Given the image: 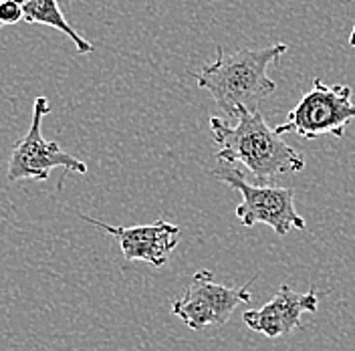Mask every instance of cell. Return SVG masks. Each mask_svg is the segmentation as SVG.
<instances>
[{"label":"cell","mask_w":355,"mask_h":351,"mask_svg":"<svg viewBox=\"0 0 355 351\" xmlns=\"http://www.w3.org/2000/svg\"><path fill=\"white\" fill-rule=\"evenodd\" d=\"M212 137L218 144L216 160L226 164H243L252 174L254 184L268 186L277 176L301 172L305 157L266 126L261 111L241 110L236 126H228L220 117H210Z\"/></svg>","instance_id":"1"},{"label":"cell","mask_w":355,"mask_h":351,"mask_svg":"<svg viewBox=\"0 0 355 351\" xmlns=\"http://www.w3.org/2000/svg\"><path fill=\"white\" fill-rule=\"evenodd\" d=\"M288 46L285 43L266 49H241L236 53H224L216 49V61L194 73L200 89H206L226 117L239 115V111H259V103L277 91V83L268 77L270 63L279 61Z\"/></svg>","instance_id":"2"},{"label":"cell","mask_w":355,"mask_h":351,"mask_svg":"<svg viewBox=\"0 0 355 351\" xmlns=\"http://www.w3.org/2000/svg\"><path fill=\"white\" fill-rule=\"evenodd\" d=\"M212 176L241 192L243 202L236 206V216L244 226L266 224L279 237H285L293 228L305 230L307 224L295 208V192L291 188L259 186L250 182L241 168L226 162H220Z\"/></svg>","instance_id":"3"},{"label":"cell","mask_w":355,"mask_h":351,"mask_svg":"<svg viewBox=\"0 0 355 351\" xmlns=\"http://www.w3.org/2000/svg\"><path fill=\"white\" fill-rule=\"evenodd\" d=\"M352 119H355L352 87L325 85L321 79H313V87L288 111L287 119L275 132L279 135L295 133L303 139H315L319 135L343 137Z\"/></svg>","instance_id":"4"},{"label":"cell","mask_w":355,"mask_h":351,"mask_svg":"<svg viewBox=\"0 0 355 351\" xmlns=\"http://www.w3.org/2000/svg\"><path fill=\"white\" fill-rule=\"evenodd\" d=\"M51 113L46 97H37L33 103V117L26 135L19 139L8 155L6 180H49L55 168H63L67 172L87 174V164L79 157L63 152L57 142H46L43 137V119Z\"/></svg>","instance_id":"5"},{"label":"cell","mask_w":355,"mask_h":351,"mask_svg":"<svg viewBox=\"0 0 355 351\" xmlns=\"http://www.w3.org/2000/svg\"><path fill=\"white\" fill-rule=\"evenodd\" d=\"M257 277L259 275L243 286H224L214 281L212 271H198L182 299L172 303V315L194 331L206 329L210 325H224L239 305L252 299L250 286Z\"/></svg>","instance_id":"6"},{"label":"cell","mask_w":355,"mask_h":351,"mask_svg":"<svg viewBox=\"0 0 355 351\" xmlns=\"http://www.w3.org/2000/svg\"><path fill=\"white\" fill-rule=\"evenodd\" d=\"M81 219L101 228L103 232H107L119 242L125 261L130 263L144 261L155 268H162L170 261V255L178 246L182 232L180 226L166 220H157L154 224H141V226H111L91 216H81Z\"/></svg>","instance_id":"7"},{"label":"cell","mask_w":355,"mask_h":351,"mask_svg":"<svg viewBox=\"0 0 355 351\" xmlns=\"http://www.w3.org/2000/svg\"><path fill=\"white\" fill-rule=\"evenodd\" d=\"M325 293L311 289L307 293H295L288 285L279 286L277 295L261 309L246 311L243 315L248 329L263 333L266 337H285L293 331L303 329L301 315L317 313L319 299Z\"/></svg>","instance_id":"8"},{"label":"cell","mask_w":355,"mask_h":351,"mask_svg":"<svg viewBox=\"0 0 355 351\" xmlns=\"http://www.w3.org/2000/svg\"><path fill=\"white\" fill-rule=\"evenodd\" d=\"M22 12H24V22L28 24H44V26H53L61 31L73 41L79 55H89L95 51V44L83 39L71 26V22L67 21V17L59 6V0H26V4L22 6Z\"/></svg>","instance_id":"9"},{"label":"cell","mask_w":355,"mask_h":351,"mask_svg":"<svg viewBox=\"0 0 355 351\" xmlns=\"http://www.w3.org/2000/svg\"><path fill=\"white\" fill-rule=\"evenodd\" d=\"M21 21H24L22 6H17L8 0H0V28L19 24Z\"/></svg>","instance_id":"10"},{"label":"cell","mask_w":355,"mask_h":351,"mask_svg":"<svg viewBox=\"0 0 355 351\" xmlns=\"http://www.w3.org/2000/svg\"><path fill=\"white\" fill-rule=\"evenodd\" d=\"M349 44L355 46V22H354V28H352V35H349Z\"/></svg>","instance_id":"11"},{"label":"cell","mask_w":355,"mask_h":351,"mask_svg":"<svg viewBox=\"0 0 355 351\" xmlns=\"http://www.w3.org/2000/svg\"><path fill=\"white\" fill-rule=\"evenodd\" d=\"M8 2H12V4H17V6H24V4H26V0H8Z\"/></svg>","instance_id":"12"}]
</instances>
